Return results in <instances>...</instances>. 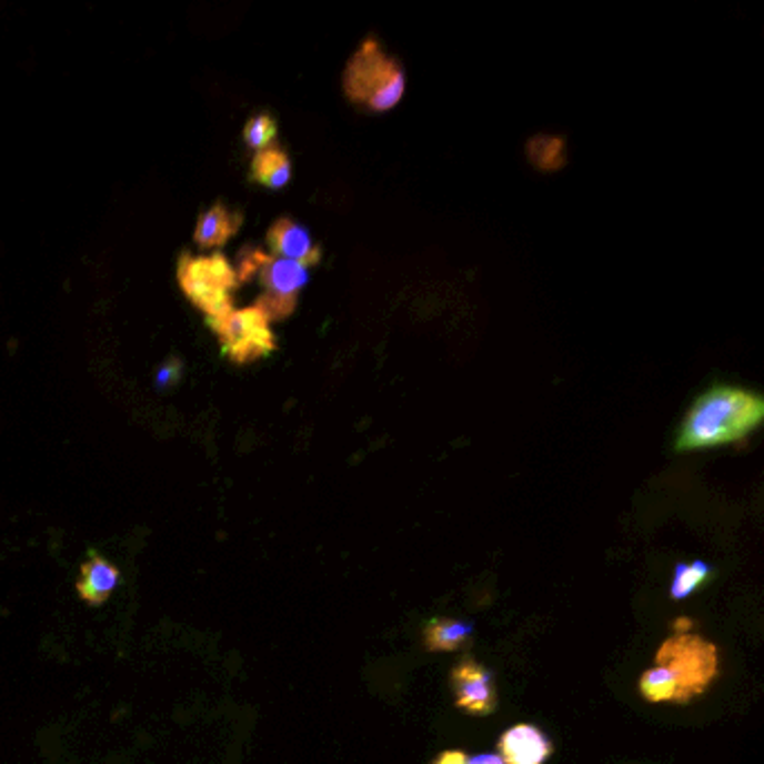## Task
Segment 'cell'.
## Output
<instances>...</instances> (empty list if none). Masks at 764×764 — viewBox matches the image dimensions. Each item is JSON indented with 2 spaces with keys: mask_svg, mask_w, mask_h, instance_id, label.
Returning a JSON list of instances; mask_svg holds the SVG:
<instances>
[{
  "mask_svg": "<svg viewBox=\"0 0 764 764\" xmlns=\"http://www.w3.org/2000/svg\"><path fill=\"white\" fill-rule=\"evenodd\" d=\"M182 361L178 356H171L158 372V389H171L182 379Z\"/></svg>",
  "mask_w": 764,
  "mask_h": 764,
  "instance_id": "obj_17",
  "label": "cell"
},
{
  "mask_svg": "<svg viewBox=\"0 0 764 764\" xmlns=\"http://www.w3.org/2000/svg\"><path fill=\"white\" fill-rule=\"evenodd\" d=\"M466 755L462 751H444L435 757L433 764H466Z\"/></svg>",
  "mask_w": 764,
  "mask_h": 764,
  "instance_id": "obj_18",
  "label": "cell"
},
{
  "mask_svg": "<svg viewBox=\"0 0 764 764\" xmlns=\"http://www.w3.org/2000/svg\"><path fill=\"white\" fill-rule=\"evenodd\" d=\"M178 281L187 299L204 312L207 321L224 319L233 312V290H238V279L233 265L222 253L211 257H191L182 253L178 261Z\"/></svg>",
  "mask_w": 764,
  "mask_h": 764,
  "instance_id": "obj_4",
  "label": "cell"
},
{
  "mask_svg": "<svg viewBox=\"0 0 764 764\" xmlns=\"http://www.w3.org/2000/svg\"><path fill=\"white\" fill-rule=\"evenodd\" d=\"M640 691L649 702H675L677 700V684L668 671L655 666L644 673L640 682Z\"/></svg>",
  "mask_w": 764,
  "mask_h": 764,
  "instance_id": "obj_16",
  "label": "cell"
},
{
  "mask_svg": "<svg viewBox=\"0 0 764 764\" xmlns=\"http://www.w3.org/2000/svg\"><path fill=\"white\" fill-rule=\"evenodd\" d=\"M451 688L458 708L469 715H489L497 706L493 673L473 660H464L453 668Z\"/></svg>",
  "mask_w": 764,
  "mask_h": 764,
  "instance_id": "obj_7",
  "label": "cell"
},
{
  "mask_svg": "<svg viewBox=\"0 0 764 764\" xmlns=\"http://www.w3.org/2000/svg\"><path fill=\"white\" fill-rule=\"evenodd\" d=\"M764 420V402L760 395L735 389L713 386L700 395L682 420L675 451H702L737 442L755 431Z\"/></svg>",
  "mask_w": 764,
  "mask_h": 764,
  "instance_id": "obj_1",
  "label": "cell"
},
{
  "mask_svg": "<svg viewBox=\"0 0 764 764\" xmlns=\"http://www.w3.org/2000/svg\"><path fill=\"white\" fill-rule=\"evenodd\" d=\"M242 138H244V144L249 149L259 153L263 149L274 147V142L279 138V123L270 112H259V114H253L251 119H247L244 129H242Z\"/></svg>",
  "mask_w": 764,
  "mask_h": 764,
  "instance_id": "obj_15",
  "label": "cell"
},
{
  "mask_svg": "<svg viewBox=\"0 0 764 764\" xmlns=\"http://www.w3.org/2000/svg\"><path fill=\"white\" fill-rule=\"evenodd\" d=\"M341 83L350 103L368 112H389L404 99L406 70L376 39L368 37L350 54Z\"/></svg>",
  "mask_w": 764,
  "mask_h": 764,
  "instance_id": "obj_2",
  "label": "cell"
},
{
  "mask_svg": "<svg viewBox=\"0 0 764 764\" xmlns=\"http://www.w3.org/2000/svg\"><path fill=\"white\" fill-rule=\"evenodd\" d=\"M233 270L238 283H249L253 281V277H259L265 292L253 301V308L261 310L270 323L283 321L294 314L299 292L310 281V268L294 261L277 259L259 247H244L238 253V263Z\"/></svg>",
  "mask_w": 764,
  "mask_h": 764,
  "instance_id": "obj_3",
  "label": "cell"
},
{
  "mask_svg": "<svg viewBox=\"0 0 764 764\" xmlns=\"http://www.w3.org/2000/svg\"><path fill=\"white\" fill-rule=\"evenodd\" d=\"M711 574H713V567L704 561L677 563L675 574H673V585H671V599L673 601L688 599Z\"/></svg>",
  "mask_w": 764,
  "mask_h": 764,
  "instance_id": "obj_14",
  "label": "cell"
},
{
  "mask_svg": "<svg viewBox=\"0 0 764 764\" xmlns=\"http://www.w3.org/2000/svg\"><path fill=\"white\" fill-rule=\"evenodd\" d=\"M500 755L504 764H543L552 755V742L539 726L516 724L502 733Z\"/></svg>",
  "mask_w": 764,
  "mask_h": 764,
  "instance_id": "obj_9",
  "label": "cell"
},
{
  "mask_svg": "<svg viewBox=\"0 0 764 764\" xmlns=\"http://www.w3.org/2000/svg\"><path fill=\"white\" fill-rule=\"evenodd\" d=\"M466 764H504L500 753H480L466 760Z\"/></svg>",
  "mask_w": 764,
  "mask_h": 764,
  "instance_id": "obj_19",
  "label": "cell"
},
{
  "mask_svg": "<svg viewBox=\"0 0 764 764\" xmlns=\"http://www.w3.org/2000/svg\"><path fill=\"white\" fill-rule=\"evenodd\" d=\"M251 180L268 187V189H283L292 180V160L281 147H270L259 151L251 160Z\"/></svg>",
  "mask_w": 764,
  "mask_h": 764,
  "instance_id": "obj_13",
  "label": "cell"
},
{
  "mask_svg": "<svg viewBox=\"0 0 764 764\" xmlns=\"http://www.w3.org/2000/svg\"><path fill=\"white\" fill-rule=\"evenodd\" d=\"M240 227L242 213L231 211L222 202H215L213 207L200 213L193 238L202 249H220L222 244H227V240H231L238 233Z\"/></svg>",
  "mask_w": 764,
  "mask_h": 764,
  "instance_id": "obj_11",
  "label": "cell"
},
{
  "mask_svg": "<svg viewBox=\"0 0 764 764\" xmlns=\"http://www.w3.org/2000/svg\"><path fill=\"white\" fill-rule=\"evenodd\" d=\"M119 579H121L119 567L112 565L108 559H103L99 552L90 550L79 572L77 594L81 596L86 605L99 607L110 599V594L119 585Z\"/></svg>",
  "mask_w": 764,
  "mask_h": 764,
  "instance_id": "obj_10",
  "label": "cell"
},
{
  "mask_svg": "<svg viewBox=\"0 0 764 764\" xmlns=\"http://www.w3.org/2000/svg\"><path fill=\"white\" fill-rule=\"evenodd\" d=\"M473 623L453 616H433L424 625V646L431 653H458L469 646Z\"/></svg>",
  "mask_w": 764,
  "mask_h": 764,
  "instance_id": "obj_12",
  "label": "cell"
},
{
  "mask_svg": "<svg viewBox=\"0 0 764 764\" xmlns=\"http://www.w3.org/2000/svg\"><path fill=\"white\" fill-rule=\"evenodd\" d=\"M272 257L314 268L321 263V247L312 240L310 231L292 218H279L268 231Z\"/></svg>",
  "mask_w": 764,
  "mask_h": 764,
  "instance_id": "obj_8",
  "label": "cell"
},
{
  "mask_svg": "<svg viewBox=\"0 0 764 764\" xmlns=\"http://www.w3.org/2000/svg\"><path fill=\"white\" fill-rule=\"evenodd\" d=\"M207 323L218 334L222 354L238 365L263 359L277 350V336L270 321L253 305L233 310L224 319Z\"/></svg>",
  "mask_w": 764,
  "mask_h": 764,
  "instance_id": "obj_6",
  "label": "cell"
},
{
  "mask_svg": "<svg viewBox=\"0 0 764 764\" xmlns=\"http://www.w3.org/2000/svg\"><path fill=\"white\" fill-rule=\"evenodd\" d=\"M655 664L677 684V704L702 695L717 677V649L693 632H675L655 655Z\"/></svg>",
  "mask_w": 764,
  "mask_h": 764,
  "instance_id": "obj_5",
  "label": "cell"
}]
</instances>
